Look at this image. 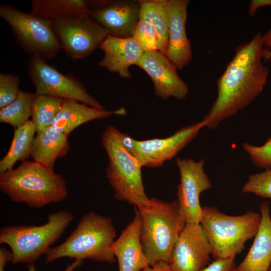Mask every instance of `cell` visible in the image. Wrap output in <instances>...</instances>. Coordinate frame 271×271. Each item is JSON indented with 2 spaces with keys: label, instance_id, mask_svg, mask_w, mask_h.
Instances as JSON below:
<instances>
[{
  "label": "cell",
  "instance_id": "cell-16",
  "mask_svg": "<svg viewBox=\"0 0 271 271\" xmlns=\"http://www.w3.org/2000/svg\"><path fill=\"white\" fill-rule=\"evenodd\" d=\"M188 0H168L170 16L168 45L166 56L182 70L192 59L190 42L186 32Z\"/></svg>",
  "mask_w": 271,
  "mask_h": 271
},
{
  "label": "cell",
  "instance_id": "cell-35",
  "mask_svg": "<svg viewBox=\"0 0 271 271\" xmlns=\"http://www.w3.org/2000/svg\"><path fill=\"white\" fill-rule=\"evenodd\" d=\"M83 264V260L75 259L72 263L68 265L64 271H74L76 268ZM28 271H36L34 263H30L28 266Z\"/></svg>",
  "mask_w": 271,
  "mask_h": 271
},
{
  "label": "cell",
  "instance_id": "cell-5",
  "mask_svg": "<svg viewBox=\"0 0 271 271\" xmlns=\"http://www.w3.org/2000/svg\"><path fill=\"white\" fill-rule=\"evenodd\" d=\"M101 143L109 160L106 176L113 189L115 198L138 208L148 204L150 199L146 194L143 184V167L126 149L122 133L109 125L102 134Z\"/></svg>",
  "mask_w": 271,
  "mask_h": 271
},
{
  "label": "cell",
  "instance_id": "cell-6",
  "mask_svg": "<svg viewBox=\"0 0 271 271\" xmlns=\"http://www.w3.org/2000/svg\"><path fill=\"white\" fill-rule=\"evenodd\" d=\"M260 215L248 211L231 216L214 207H202L200 224L209 242L215 259L235 257L248 240L254 237L259 227Z\"/></svg>",
  "mask_w": 271,
  "mask_h": 271
},
{
  "label": "cell",
  "instance_id": "cell-10",
  "mask_svg": "<svg viewBox=\"0 0 271 271\" xmlns=\"http://www.w3.org/2000/svg\"><path fill=\"white\" fill-rule=\"evenodd\" d=\"M28 68L37 95L73 99L93 107L105 109L72 75L63 74L46 61L38 58H30Z\"/></svg>",
  "mask_w": 271,
  "mask_h": 271
},
{
  "label": "cell",
  "instance_id": "cell-30",
  "mask_svg": "<svg viewBox=\"0 0 271 271\" xmlns=\"http://www.w3.org/2000/svg\"><path fill=\"white\" fill-rule=\"evenodd\" d=\"M20 78L10 73L0 74V108L13 102L17 97L20 89Z\"/></svg>",
  "mask_w": 271,
  "mask_h": 271
},
{
  "label": "cell",
  "instance_id": "cell-19",
  "mask_svg": "<svg viewBox=\"0 0 271 271\" xmlns=\"http://www.w3.org/2000/svg\"><path fill=\"white\" fill-rule=\"evenodd\" d=\"M260 221L253 242L235 271H268L271 265V217L269 203L260 205Z\"/></svg>",
  "mask_w": 271,
  "mask_h": 271
},
{
  "label": "cell",
  "instance_id": "cell-34",
  "mask_svg": "<svg viewBox=\"0 0 271 271\" xmlns=\"http://www.w3.org/2000/svg\"><path fill=\"white\" fill-rule=\"evenodd\" d=\"M141 271H172L169 263L159 262L143 269Z\"/></svg>",
  "mask_w": 271,
  "mask_h": 271
},
{
  "label": "cell",
  "instance_id": "cell-12",
  "mask_svg": "<svg viewBox=\"0 0 271 271\" xmlns=\"http://www.w3.org/2000/svg\"><path fill=\"white\" fill-rule=\"evenodd\" d=\"M176 163L180 173L177 197L181 216L185 224H199L202 207L200 196L212 184L204 169V161L177 158Z\"/></svg>",
  "mask_w": 271,
  "mask_h": 271
},
{
  "label": "cell",
  "instance_id": "cell-15",
  "mask_svg": "<svg viewBox=\"0 0 271 271\" xmlns=\"http://www.w3.org/2000/svg\"><path fill=\"white\" fill-rule=\"evenodd\" d=\"M140 11L138 1H93L90 16L109 35L129 38L140 20Z\"/></svg>",
  "mask_w": 271,
  "mask_h": 271
},
{
  "label": "cell",
  "instance_id": "cell-28",
  "mask_svg": "<svg viewBox=\"0 0 271 271\" xmlns=\"http://www.w3.org/2000/svg\"><path fill=\"white\" fill-rule=\"evenodd\" d=\"M132 37L144 52L159 51L158 35L154 27L150 23L139 20Z\"/></svg>",
  "mask_w": 271,
  "mask_h": 271
},
{
  "label": "cell",
  "instance_id": "cell-22",
  "mask_svg": "<svg viewBox=\"0 0 271 271\" xmlns=\"http://www.w3.org/2000/svg\"><path fill=\"white\" fill-rule=\"evenodd\" d=\"M140 20L154 27L158 41V50L166 55L168 45L170 16L168 1L140 0Z\"/></svg>",
  "mask_w": 271,
  "mask_h": 271
},
{
  "label": "cell",
  "instance_id": "cell-27",
  "mask_svg": "<svg viewBox=\"0 0 271 271\" xmlns=\"http://www.w3.org/2000/svg\"><path fill=\"white\" fill-rule=\"evenodd\" d=\"M242 192L271 200V169L249 176Z\"/></svg>",
  "mask_w": 271,
  "mask_h": 271
},
{
  "label": "cell",
  "instance_id": "cell-33",
  "mask_svg": "<svg viewBox=\"0 0 271 271\" xmlns=\"http://www.w3.org/2000/svg\"><path fill=\"white\" fill-rule=\"evenodd\" d=\"M265 7H271V0H251L248 8L249 15L253 16L258 9Z\"/></svg>",
  "mask_w": 271,
  "mask_h": 271
},
{
  "label": "cell",
  "instance_id": "cell-2",
  "mask_svg": "<svg viewBox=\"0 0 271 271\" xmlns=\"http://www.w3.org/2000/svg\"><path fill=\"white\" fill-rule=\"evenodd\" d=\"M0 189L12 201L32 208L61 202L68 195L63 176L33 161L0 174Z\"/></svg>",
  "mask_w": 271,
  "mask_h": 271
},
{
  "label": "cell",
  "instance_id": "cell-13",
  "mask_svg": "<svg viewBox=\"0 0 271 271\" xmlns=\"http://www.w3.org/2000/svg\"><path fill=\"white\" fill-rule=\"evenodd\" d=\"M211 254L200 224H186L173 249L169 264L172 271H202Z\"/></svg>",
  "mask_w": 271,
  "mask_h": 271
},
{
  "label": "cell",
  "instance_id": "cell-38",
  "mask_svg": "<svg viewBox=\"0 0 271 271\" xmlns=\"http://www.w3.org/2000/svg\"><path fill=\"white\" fill-rule=\"evenodd\" d=\"M268 271H271V265H270V267H269V268Z\"/></svg>",
  "mask_w": 271,
  "mask_h": 271
},
{
  "label": "cell",
  "instance_id": "cell-24",
  "mask_svg": "<svg viewBox=\"0 0 271 271\" xmlns=\"http://www.w3.org/2000/svg\"><path fill=\"white\" fill-rule=\"evenodd\" d=\"M36 132L35 126L31 119L15 129L9 149L0 161V174L13 169L17 162L26 161L30 156Z\"/></svg>",
  "mask_w": 271,
  "mask_h": 271
},
{
  "label": "cell",
  "instance_id": "cell-31",
  "mask_svg": "<svg viewBox=\"0 0 271 271\" xmlns=\"http://www.w3.org/2000/svg\"><path fill=\"white\" fill-rule=\"evenodd\" d=\"M235 257L215 259L202 271H235L236 267L235 264Z\"/></svg>",
  "mask_w": 271,
  "mask_h": 271
},
{
  "label": "cell",
  "instance_id": "cell-23",
  "mask_svg": "<svg viewBox=\"0 0 271 271\" xmlns=\"http://www.w3.org/2000/svg\"><path fill=\"white\" fill-rule=\"evenodd\" d=\"M92 1L33 0L31 13L48 19L69 16L90 15Z\"/></svg>",
  "mask_w": 271,
  "mask_h": 271
},
{
  "label": "cell",
  "instance_id": "cell-3",
  "mask_svg": "<svg viewBox=\"0 0 271 271\" xmlns=\"http://www.w3.org/2000/svg\"><path fill=\"white\" fill-rule=\"evenodd\" d=\"M116 236L111 218L90 211L81 217L63 242L49 249L45 254L46 262L68 257L113 263L115 257L112 246Z\"/></svg>",
  "mask_w": 271,
  "mask_h": 271
},
{
  "label": "cell",
  "instance_id": "cell-21",
  "mask_svg": "<svg viewBox=\"0 0 271 271\" xmlns=\"http://www.w3.org/2000/svg\"><path fill=\"white\" fill-rule=\"evenodd\" d=\"M68 137L50 126L37 133L30 157L33 161L54 170L56 160L64 157L70 147Z\"/></svg>",
  "mask_w": 271,
  "mask_h": 271
},
{
  "label": "cell",
  "instance_id": "cell-18",
  "mask_svg": "<svg viewBox=\"0 0 271 271\" xmlns=\"http://www.w3.org/2000/svg\"><path fill=\"white\" fill-rule=\"evenodd\" d=\"M100 48L104 55L98 65L125 78L131 77L129 67L136 65L144 53L132 37L119 38L109 35Z\"/></svg>",
  "mask_w": 271,
  "mask_h": 271
},
{
  "label": "cell",
  "instance_id": "cell-8",
  "mask_svg": "<svg viewBox=\"0 0 271 271\" xmlns=\"http://www.w3.org/2000/svg\"><path fill=\"white\" fill-rule=\"evenodd\" d=\"M0 17L8 24L17 43L30 58L46 61L60 52L51 20L4 4L0 5Z\"/></svg>",
  "mask_w": 271,
  "mask_h": 271
},
{
  "label": "cell",
  "instance_id": "cell-32",
  "mask_svg": "<svg viewBox=\"0 0 271 271\" xmlns=\"http://www.w3.org/2000/svg\"><path fill=\"white\" fill-rule=\"evenodd\" d=\"M13 255L12 251L5 247L0 248V271H5V268L9 261H13Z\"/></svg>",
  "mask_w": 271,
  "mask_h": 271
},
{
  "label": "cell",
  "instance_id": "cell-7",
  "mask_svg": "<svg viewBox=\"0 0 271 271\" xmlns=\"http://www.w3.org/2000/svg\"><path fill=\"white\" fill-rule=\"evenodd\" d=\"M74 218L68 211L50 213L41 225H18L0 230V243L6 244L13 255V263H32L45 255L63 235Z\"/></svg>",
  "mask_w": 271,
  "mask_h": 271
},
{
  "label": "cell",
  "instance_id": "cell-25",
  "mask_svg": "<svg viewBox=\"0 0 271 271\" xmlns=\"http://www.w3.org/2000/svg\"><path fill=\"white\" fill-rule=\"evenodd\" d=\"M37 95L20 90L17 98L7 106L0 108V122L11 125L15 129L30 119L32 107Z\"/></svg>",
  "mask_w": 271,
  "mask_h": 271
},
{
  "label": "cell",
  "instance_id": "cell-26",
  "mask_svg": "<svg viewBox=\"0 0 271 271\" xmlns=\"http://www.w3.org/2000/svg\"><path fill=\"white\" fill-rule=\"evenodd\" d=\"M63 100L58 97L37 95L33 105L31 119L35 126L36 133L52 126Z\"/></svg>",
  "mask_w": 271,
  "mask_h": 271
},
{
  "label": "cell",
  "instance_id": "cell-36",
  "mask_svg": "<svg viewBox=\"0 0 271 271\" xmlns=\"http://www.w3.org/2000/svg\"><path fill=\"white\" fill-rule=\"evenodd\" d=\"M264 48H268L271 45V28L262 35Z\"/></svg>",
  "mask_w": 271,
  "mask_h": 271
},
{
  "label": "cell",
  "instance_id": "cell-17",
  "mask_svg": "<svg viewBox=\"0 0 271 271\" xmlns=\"http://www.w3.org/2000/svg\"><path fill=\"white\" fill-rule=\"evenodd\" d=\"M141 219L134 206V216L119 236L112 249L118 265V271H141L150 266L141 240Z\"/></svg>",
  "mask_w": 271,
  "mask_h": 271
},
{
  "label": "cell",
  "instance_id": "cell-1",
  "mask_svg": "<svg viewBox=\"0 0 271 271\" xmlns=\"http://www.w3.org/2000/svg\"><path fill=\"white\" fill-rule=\"evenodd\" d=\"M262 35L238 45L231 60L217 81V96L202 119L205 127L214 129L251 103L261 93L269 69L264 65Z\"/></svg>",
  "mask_w": 271,
  "mask_h": 271
},
{
  "label": "cell",
  "instance_id": "cell-4",
  "mask_svg": "<svg viewBox=\"0 0 271 271\" xmlns=\"http://www.w3.org/2000/svg\"><path fill=\"white\" fill-rule=\"evenodd\" d=\"M138 208V207H137ZM141 219V240L149 265L169 263L174 247L186 224L178 200L165 202L153 197L138 208Z\"/></svg>",
  "mask_w": 271,
  "mask_h": 271
},
{
  "label": "cell",
  "instance_id": "cell-9",
  "mask_svg": "<svg viewBox=\"0 0 271 271\" xmlns=\"http://www.w3.org/2000/svg\"><path fill=\"white\" fill-rule=\"evenodd\" d=\"M51 21L61 48L74 60L89 56L109 35L90 15L60 17Z\"/></svg>",
  "mask_w": 271,
  "mask_h": 271
},
{
  "label": "cell",
  "instance_id": "cell-14",
  "mask_svg": "<svg viewBox=\"0 0 271 271\" xmlns=\"http://www.w3.org/2000/svg\"><path fill=\"white\" fill-rule=\"evenodd\" d=\"M136 65L150 77L158 97L166 100L173 97L182 100L188 95V86L178 75L177 68L159 51L144 52Z\"/></svg>",
  "mask_w": 271,
  "mask_h": 271
},
{
  "label": "cell",
  "instance_id": "cell-37",
  "mask_svg": "<svg viewBox=\"0 0 271 271\" xmlns=\"http://www.w3.org/2000/svg\"><path fill=\"white\" fill-rule=\"evenodd\" d=\"M271 59V45L268 48H263V59L269 60Z\"/></svg>",
  "mask_w": 271,
  "mask_h": 271
},
{
  "label": "cell",
  "instance_id": "cell-20",
  "mask_svg": "<svg viewBox=\"0 0 271 271\" xmlns=\"http://www.w3.org/2000/svg\"><path fill=\"white\" fill-rule=\"evenodd\" d=\"M121 107L113 111L98 109L73 99H64L52 126L67 137L76 128L87 122L108 117L112 114L125 115Z\"/></svg>",
  "mask_w": 271,
  "mask_h": 271
},
{
  "label": "cell",
  "instance_id": "cell-11",
  "mask_svg": "<svg viewBox=\"0 0 271 271\" xmlns=\"http://www.w3.org/2000/svg\"><path fill=\"white\" fill-rule=\"evenodd\" d=\"M204 127L205 124L202 120L182 127L166 138L138 141L122 133V140L126 149L138 159L142 167L156 168L162 166L166 161L175 157Z\"/></svg>",
  "mask_w": 271,
  "mask_h": 271
},
{
  "label": "cell",
  "instance_id": "cell-29",
  "mask_svg": "<svg viewBox=\"0 0 271 271\" xmlns=\"http://www.w3.org/2000/svg\"><path fill=\"white\" fill-rule=\"evenodd\" d=\"M242 148L257 168L264 170L271 169V137L262 146H255L244 143Z\"/></svg>",
  "mask_w": 271,
  "mask_h": 271
}]
</instances>
